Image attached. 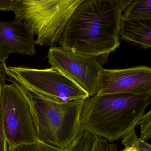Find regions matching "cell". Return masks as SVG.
I'll use <instances>...</instances> for the list:
<instances>
[{"label": "cell", "instance_id": "2e32d148", "mask_svg": "<svg viewBox=\"0 0 151 151\" xmlns=\"http://www.w3.org/2000/svg\"><path fill=\"white\" fill-rule=\"evenodd\" d=\"M90 151H118L116 144L109 143L104 139L94 136V141Z\"/></svg>", "mask_w": 151, "mask_h": 151}, {"label": "cell", "instance_id": "3957f363", "mask_svg": "<svg viewBox=\"0 0 151 151\" xmlns=\"http://www.w3.org/2000/svg\"><path fill=\"white\" fill-rule=\"evenodd\" d=\"M22 86L32 106L40 141L69 147L83 132L80 117L84 101L57 102Z\"/></svg>", "mask_w": 151, "mask_h": 151}, {"label": "cell", "instance_id": "ffe728a7", "mask_svg": "<svg viewBox=\"0 0 151 151\" xmlns=\"http://www.w3.org/2000/svg\"><path fill=\"white\" fill-rule=\"evenodd\" d=\"M122 151H137L135 148L132 147H127L124 148Z\"/></svg>", "mask_w": 151, "mask_h": 151}, {"label": "cell", "instance_id": "4fadbf2b", "mask_svg": "<svg viewBox=\"0 0 151 151\" xmlns=\"http://www.w3.org/2000/svg\"><path fill=\"white\" fill-rule=\"evenodd\" d=\"M124 148L132 147L137 151H151V146L147 141L138 137L135 129L132 130L122 139Z\"/></svg>", "mask_w": 151, "mask_h": 151}, {"label": "cell", "instance_id": "5bb4252c", "mask_svg": "<svg viewBox=\"0 0 151 151\" xmlns=\"http://www.w3.org/2000/svg\"><path fill=\"white\" fill-rule=\"evenodd\" d=\"M94 139V136L83 131L70 146L68 151H90Z\"/></svg>", "mask_w": 151, "mask_h": 151}, {"label": "cell", "instance_id": "d6986e66", "mask_svg": "<svg viewBox=\"0 0 151 151\" xmlns=\"http://www.w3.org/2000/svg\"><path fill=\"white\" fill-rule=\"evenodd\" d=\"M13 0H0V11H12Z\"/></svg>", "mask_w": 151, "mask_h": 151}, {"label": "cell", "instance_id": "9c48e42d", "mask_svg": "<svg viewBox=\"0 0 151 151\" xmlns=\"http://www.w3.org/2000/svg\"><path fill=\"white\" fill-rule=\"evenodd\" d=\"M36 45L34 33L26 23L0 20V62L6 63L12 54L35 55Z\"/></svg>", "mask_w": 151, "mask_h": 151}, {"label": "cell", "instance_id": "ac0fdd59", "mask_svg": "<svg viewBox=\"0 0 151 151\" xmlns=\"http://www.w3.org/2000/svg\"><path fill=\"white\" fill-rule=\"evenodd\" d=\"M6 63L0 62V87L7 80V75L6 72Z\"/></svg>", "mask_w": 151, "mask_h": 151}, {"label": "cell", "instance_id": "52a82bcc", "mask_svg": "<svg viewBox=\"0 0 151 151\" xmlns=\"http://www.w3.org/2000/svg\"><path fill=\"white\" fill-rule=\"evenodd\" d=\"M47 58L51 68L68 77L89 97L97 94L98 80L103 68L95 57L75 53L61 47H54L48 50Z\"/></svg>", "mask_w": 151, "mask_h": 151}, {"label": "cell", "instance_id": "9a60e30c", "mask_svg": "<svg viewBox=\"0 0 151 151\" xmlns=\"http://www.w3.org/2000/svg\"><path fill=\"white\" fill-rule=\"evenodd\" d=\"M140 125V138L143 140L147 141L151 137V110L145 113L139 122Z\"/></svg>", "mask_w": 151, "mask_h": 151}, {"label": "cell", "instance_id": "7c38bea8", "mask_svg": "<svg viewBox=\"0 0 151 151\" xmlns=\"http://www.w3.org/2000/svg\"><path fill=\"white\" fill-rule=\"evenodd\" d=\"M69 147L65 148H60L39 141L9 147L7 151H68Z\"/></svg>", "mask_w": 151, "mask_h": 151}, {"label": "cell", "instance_id": "ba28073f", "mask_svg": "<svg viewBox=\"0 0 151 151\" xmlns=\"http://www.w3.org/2000/svg\"><path fill=\"white\" fill-rule=\"evenodd\" d=\"M151 92V68L145 65L101 71L97 95Z\"/></svg>", "mask_w": 151, "mask_h": 151}, {"label": "cell", "instance_id": "5b68a950", "mask_svg": "<svg viewBox=\"0 0 151 151\" xmlns=\"http://www.w3.org/2000/svg\"><path fill=\"white\" fill-rule=\"evenodd\" d=\"M0 87V99L4 129L9 147L39 141L37 125L32 106L23 87L7 79Z\"/></svg>", "mask_w": 151, "mask_h": 151}, {"label": "cell", "instance_id": "30bf717a", "mask_svg": "<svg viewBox=\"0 0 151 151\" xmlns=\"http://www.w3.org/2000/svg\"><path fill=\"white\" fill-rule=\"evenodd\" d=\"M119 35L145 49L151 46V21L121 20Z\"/></svg>", "mask_w": 151, "mask_h": 151}, {"label": "cell", "instance_id": "e0dca14e", "mask_svg": "<svg viewBox=\"0 0 151 151\" xmlns=\"http://www.w3.org/2000/svg\"><path fill=\"white\" fill-rule=\"evenodd\" d=\"M7 141L4 129L0 99V151H7Z\"/></svg>", "mask_w": 151, "mask_h": 151}, {"label": "cell", "instance_id": "8992f818", "mask_svg": "<svg viewBox=\"0 0 151 151\" xmlns=\"http://www.w3.org/2000/svg\"><path fill=\"white\" fill-rule=\"evenodd\" d=\"M9 78L49 99L60 102L85 101L88 93L60 70L25 66L6 67Z\"/></svg>", "mask_w": 151, "mask_h": 151}, {"label": "cell", "instance_id": "8fae6325", "mask_svg": "<svg viewBox=\"0 0 151 151\" xmlns=\"http://www.w3.org/2000/svg\"><path fill=\"white\" fill-rule=\"evenodd\" d=\"M151 0H131L122 13V20L151 21Z\"/></svg>", "mask_w": 151, "mask_h": 151}, {"label": "cell", "instance_id": "277c9868", "mask_svg": "<svg viewBox=\"0 0 151 151\" xmlns=\"http://www.w3.org/2000/svg\"><path fill=\"white\" fill-rule=\"evenodd\" d=\"M83 0H13L15 20L26 23L37 36L36 45L60 43L71 15Z\"/></svg>", "mask_w": 151, "mask_h": 151}, {"label": "cell", "instance_id": "6da1fadb", "mask_svg": "<svg viewBox=\"0 0 151 151\" xmlns=\"http://www.w3.org/2000/svg\"><path fill=\"white\" fill-rule=\"evenodd\" d=\"M122 13L118 0H83L68 22L61 47L104 64L120 47Z\"/></svg>", "mask_w": 151, "mask_h": 151}, {"label": "cell", "instance_id": "7a4b0ae2", "mask_svg": "<svg viewBox=\"0 0 151 151\" xmlns=\"http://www.w3.org/2000/svg\"><path fill=\"white\" fill-rule=\"evenodd\" d=\"M151 101V92L97 95L84 101L83 131L109 143L122 139L139 125Z\"/></svg>", "mask_w": 151, "mask_h": 151}]
</instances>
